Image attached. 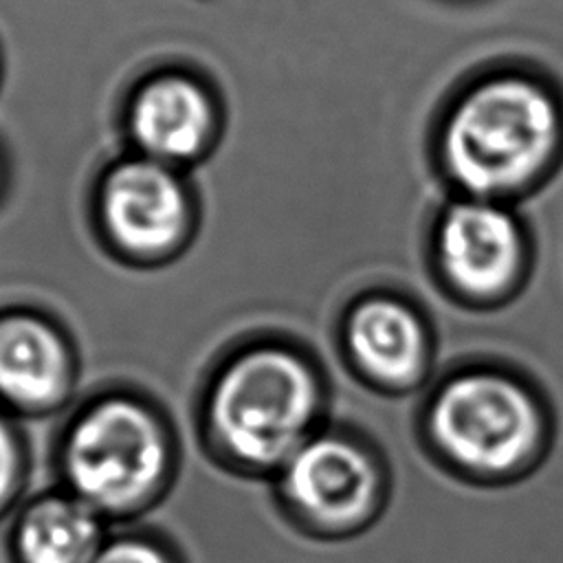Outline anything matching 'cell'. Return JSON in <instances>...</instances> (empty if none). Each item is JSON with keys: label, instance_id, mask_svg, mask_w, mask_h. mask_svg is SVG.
<instances>
[{"label": "cell", "instance_id": "1", "mask_svg": "<svg viewBox=\"0 0 563 563\" xmlns=\"http://www.w3.org/2000/svg\"><path fill=\"white\" fill-rule=\"evenodd\" d=\"M563 154V103L539 77L497 70L446 108L438 161L457 196L510 202L554 169Z\"/></svg>", "mask_w": 563, "mask_h": 563}, {"label": "cell", "instance_id": "7", "mask_svg": "<svg viewBox=\"0 0 563 563\" xmlns=\"http://www.w3.org/2000/svg\"><path fill=\"white\" fill-rule=\"evenodd\" d=\"M99 218L112 246L136 260H158L185 242L191 202L172 165L143 156L108 172Z\"/></svg>", "mask_w": 563, "mask_h": 563}, {"label": "cell", "instance_id": "11", "mask_svg": "<svg viewBox=\"0 0 563 563\" xmlns=\"http://www.w3.org/2000/svg\"><path fill=\"white\" fill-rule=\"evenodd\" d=\"M20 563H92L103 548L101 515L75 495H46L18 519Z\"/></svg>", "mask_w": 563, "mask_h": 563}, {"label": "cell", "instance_id": "12", "mask_svg": "<svg viewBox=\"0 0 563 563\" xmlns=\"http://www.w3.org/2000/svg\"><path fill=\"white\" fill-rule=\"evenodd\" d=\"M22 477V449L15 429L0 413V512L18 493Z\"/></svg>", "mask_w": 563, "mask_h": 563}, {"label": "cell", "instance_id": "9", "mask_svg": "<svg viewBox=\"0 0 563 563\" xmlns=\"http://www.w3.org/2000/svg\"><path fill=\"white\" fill-rule=\"evenodd\" d=\"M73 354L64 334L26 310L0 314V400L18 411L44 413L73 389Z\"/></svg>", "mask_w": 563, "mask_h": 563}, {"label": "cell", "instance_id": "13", "mask_svg": "<svg viewBox=\"0 0 563 563\" xmlns=\"http://www.w3.org/2000/svg\"><path fill=\"white\" fill-rule=\"evenodd\" d=\"M92 563H174L169 554L152 541L125 537L103 543Z\"/></svg>", "mask_w": 563, "mask_h": 563}, {"label": "cell", "instance_id": "6", "mask_svg": "<svg viewBox=\"0 0 563 563\" xmlns=\"http://www.w3.org/2000/svg\"><path fill=\"white\" fill-rule=\"evenodd\" d=\"M279 471L286 504L319 530L365 523L383 497L378 462L367 446L339 433L308 438Z\"/></svg>", "mask_w": 563, "mask_h": 563}, {"label": "cell", "instance_id": "2", "mask_svg": "<svg viewBox=\"0 0 563 563\" xmlns=\"http://www.w3.org/2000/svg\"><path fill=\"white\" fill-rule=\"evenodd\" d=\"M321 402V378L303 354L260 343L233 354L213 376L207 427L231 462L282 468L314 435Z\"/></svg>", "mask_w": 563, "mask_h": 563}, {"label": "cell", "instance_id": "3", "mask_svg": "<svg viewBox=\"0 0 563 563\" xmlns=\"http://www.w3.org/2000/svg\"><path fill=\"white\" fill-rule=\"evenodd\" d=\"M172 442L158 413L132 396H106L68 427L62 468L70 495L103 515H128L158 495Z\"/></svg>", "mask_w": 563, "mask_h": 563}, {"label": "cell", "instance_id": "4", "mask_svg": "<svg viewBox=\"0 0 563 563\" xmlns=\"http://www.w3.org/2000/svg\"><path fill=\"white\" fill-rule=\"evenodd\" d=\"M427 431L446 462L479 477H506L534 457L545 418L534 394L510 374L468 369L433 394Z\"/></svg>", "mask_w": 563, "mask_h": 563}, {"label": "cell", "instance_id": "5", "mask_svg": "<svg viewBox=\"0 0 563 563\" xmlns=\"http://www.w3.org/2000/svg\"><path fill=\"white\" fill-rule=\"evenodd\" d=\"M433 257L446 286L475 301L508 295L528 264V235L510 202L457 196L438 216Z\"/></svg>", "mask_w": 563, "mask_h": 563}, {"label": "cell", "instance_id": "8", "mask_svg": "<svg viewBox=\"0 0 563 563\" xmlns=\"http://www.w3.org/2000/svg\"><path fill=\"white\" fill-rule=\"evenodd\" d=\"M343 339L356 369L380 387H411L429 367L427 325L402 299L369 295L356 301L343 323Z\"/></svg>", "mask_w": 563, "mask_h": 563}, {"label": "cell", "instance_id": "10", "mask_svg": "<svg viewBox=\"0 0 563 563\" xmlns=\"http://www.w3.org/2000/svg\"><path fill=\"white\" fill-rule=\"evenodd\" d=\"M130 130L147 158L176 165L209 147L216 132V106L196 79L165 73L145 81L134 95Z\"/></svg>", "mask_w": 563, "mask_h": 563}]
</instances>
